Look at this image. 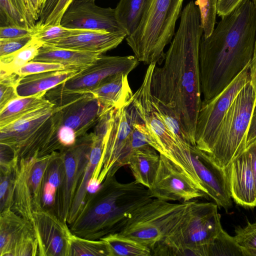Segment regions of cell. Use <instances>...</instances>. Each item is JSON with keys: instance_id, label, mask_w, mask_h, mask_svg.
<instances>
[{"instance_id": "obj_1", "label": "cell", "mask_w": 256, "mask_h": 256, "mask_svg": "<svg viewBox=\"0 0 256 256\" xmlns=\"http://www.w3.org/2000/svg\"><path fill=\"white\" fill-rule=\"evenodd\" d=\"M177 31L162 66H155L150 88L154 99L178 121L192 145L202 102L199 50L203 28L198 8L192 0L182 9Z\"/></svg>"}, {"instance_id": "obj_2", "label": "cell", "mask_w": 256, "mask_h": 256, "mask_svg": "<svg viewBox=\"0 0 256 256\" xmlns=\"http://www.w3.org/2000/svg\"><path fill=\"white\" fill-rule=\"evenodd\" d=\"M208 36H202L199 66L203 101L220 93L250 64L256 40V10L243 0L221 17Z\"/></svg>"}, {"instance_id": "obj_3", "label": "cell", "mask_w": 256, "mask_h": 256, "mask_svg": "<svg viewBox=\"0 0 256 256\" xmlns=\"http://www.w3.org/2000/svg\"><path fill=\"white\" fill-rule=\"evenodd\" d=\"M152 198L148 189L135 180L122 183L108 174L100 188L87 196L70 228L78 236L100 240L120 232L134 212Z\"/></svg>"}, {"instance_id": "obj_4", "label": "cell", "mask_w": 256, "mask_h": 256, "mask_svg": "<svg viewBox=\"0 0 256 256\" xmlns=\"http://www.w3.org/2000/svg\"><path fill=\"white\" fill-rule=\"evenodd\" d=\"M156 64L148 65L141 86L125 106L128 116L143 122L150 132L151 146L180 167L196 184L199 182L190 158V151L182 146L161 118L150 88Z\"/></svg>"}, {"instance_id": "obj_5", "label": "cell", "mask_w": 256, "mask_h": 256, "mask_svg": "<svg viewBox=\"0 0 256 256\" xmlns=\"http://www.w3.org/2000/svg\"><path fill=\"white\" fill-rule=\"evenodd\" d=\"M184 0H150L136 30L126 38L139 62H163L165 47L175 34L176 21Z\"/></svg>"}, {"instance_id": "obj_6", "label": "cell", "mask_w": 256, "mask_h": 256, "mask_svg": "<svg viewBox=\"0 0 256 256\" xmlns=\"http://www.w3.org/2000/svg\"><path fill=\"white\" fill-rule=\"evenodd\" d=\"M214 202L192 200L178 229L159 248L158 256H209L210 246L222 229Z\"/></svg>"}, {"instance_id": "obj_7", "label": "cell", "mask_w": 256, "mask_h": 256, "mask_svg": "<svg viewBox=\"0 0 256 256\" xmlns=\"http://www.w3.org/2000/svg\"><path fill=\"white\" fill-rule=\"evenodd\" d=\"M192 200L172 203L152 198L136 210L118 232L147 246L154 256L180 225Z\"/></svg>"}, {"instance_id": "obj_8", "label": "cell", "mask_w": 256, "mask_h": 256, "mask_svg": "<svg viewBox=\"0 0 256 256\" xmlns=\"http://www.w3.org/2000/svg\"><path fill=\"white\" fill-rule=\"evenodd\" d=\"M256 92L248 82L238 92L225 115L210 152L208 155L226 168L246 150Z\"/></svg>"}, {"instance_id": "obj_9", "label": "cell", "mask_w": 256, "mask_h": 256, "mask_svg": "<svg viewBox=\"0 0 256 256\" xmlns=\"http://www.w3.org/2000/svg\"><path fill=\"white\" fill-rule=\"evenodd\" d=\"M250 64L220 93L206 101L202 100L198 117L195 143L199 150L209 154L220 126L234 98L250 81Z\"/></svg>"}, {"instance_id": "obj_10", "label": "cell", "mask_w": 256, "mask_h": 256, "mask_svg": "<svg viewBox=\"0 0 256 256\" xmlns=\"http://www.w3.org/2000/svg\"><path fill=\"white\" fill-rule=\"evenodd\" d=\"M46 98L58 110L62 126L71 128L78 138L87 134L108 110L90 93L65 90L58 85L48 90Z\"/></svg>"}, {"instance_id": "obj_11", "label": "cell", "mask_w": 256, "mask_h": 256, "mask_svg": "<svg viewBox=\"0 0 256 256\" xmlns=\"http://www.w3.org/2000/svg\"><path fill=\"white\" fill-rule=\"evenodd\" d=\"M132 132L124 106L113 108L104 139L102 158L92 178L102 184L106 175H115L121 167L128 165L133 152Z\"/></svg>"}, {"instance_id": "obj_12", "label": "cell", "mask_w": 256, "mask_h": 256, "mask_svg": "<svg viewBox=\"0 0 256 256\" xmlns=\"http://www.w3.org/2000/svg\"><path fill=\"white\" fill-rule=\"evenodd\" d=\"M94 136V132L87 133L78 138L73 146L59 151L64 159V172L56 196L54 213L66 222L73 199L90 160Z\"/></svg>"}, {"instance_id": "obj_13", "label": "cell", "mask_w": 256, "mask_h": 256, "mask_svg": "<svg viewBox=\"0 0 256 256\" xmlns=\"http://www.w3.org/2000/svg\"><path fill=\"white\" fill-rule=\"evenodd\" d=\"M160 155L156 175L152 186L148 188L152 198L181 202L200 198H208L180 167L165 156Z\"/></svg>"}, {"instance_id": "obj_14", "label": "cell", "mask_w": 256, "mask_h": 256, "mask_svg": "<svg viewBox=\"0 0 256 256\" xmlns=\"http://www.w3.org/2000/svg\"><path fill=\"white\" fill-rule=\"evenodd\" d=\"M138 63L134 56L101 54L94 63L80 70L75 76L58 85L68 92L88 93L111 76L120 73L129 74Z\"/></svg>"}, {"instance_id": "obj_15", "label": "cell", "mask_w": 256, "mask_h": 256, "mask_svg": "<svg viewBox=\"0 0 256 256\" xmlns=\"http://www.w3.org/2000/svg\"><path fill=\"white\" fill-rule=\"evenodd\" d=\"M30 223L38 243V256H69L72 232L66 222L42 207L34 210Z\"/></svg>"}, {"instance_id": "obj_16", "label": "cell", "mask_w": 256, "mask_h": 256, "mask_svg": "<svg viewBox=\"0 0 256 256\" xmlns=\"http://www.w3.org/2000/svg\"><path fill=\"white\" fill-rule=\"evenodd\" d=\"M60 24L71 28L126 34L116 19L115 8L100 7L93 2H72Z\"/></svg>"}, {"instance_id": "obj_17", "label": "cell", "mask_w": 256, "mask_h": 256, "mask_svg": "<svg viewBox=\"0 0 256 256\" xmlns=\"http://www.w3.org/2000/svg\"><path fill=\"white\" fill-rule=\"evenodd\" d=\"M190 158L194 168L208 198L226 211L232 206L224 168L206 152L191 146Z\"/></svg>"}, {"instance_id": "obj_18", "label": "cell", "mask_w": 256, "mask_h": 256, "mask_svg": "<svg viewBox=\"0 0 256 256\" xmlns=\"http://www.w3.org/2000/svg\"><path fill=\"white\" fill-rule=\"evenodd\" d=\"M224 170L229 192L234 201L244 208L256 207V182L245 151Z\"/></svg>"}, {"instance_id": "obj_19", "label": "cell", "mask_w": 256, "mask_h": 256, "mask_svg": "<svg viewBox=\"0 0 256 256\" xmlns=\"http://www.w3.org/2000/svg\"><path fill=\"white\" fill-rule=\"evenodd\" d=\"M54 110V104L50 103L0 128V144L10 147L14 156L23 144L51 116Z\"/></svg>"}, {"instance_id": "obj_20", "label": "cell", "mask_w": 256, "mask_h": 256, "mask_svg": "<svg viewBox=\"0 0 256 256\" xmlns=\"http://www.w3.org/2000/svg\"><path fill=\"white\" fill-rule=\"evenodd\" d=\"M127 36L124 32L88 30L77 34L44 42L76 50L102 54L116 48Z\"/></svg>"}, {"instance_id": "obj_21", "label": "cell", "mask_w": 256, "mask_h": 256, "mask_svg": "<svg viewBox=\"0 0 256 256\" xmlns=\"http://www.w3.org/2000/svg\"><path fill=\"white\" fill-rule=\"evenodd\" d=\"M128 75L120 73L111 76L88 93L108 108L119 109L125 106L134 94L128 81Z\"/></svg>"}, {"instance_id": "obj_22", "label": "cell", "mask_w": 256, "mask_h": 256, "mask_svg": "<svg viewBox=\"0 0 256 256\" xmlns=\"http://www.w3.org/2000/svg\"><path fill=\"white\" fill-rule=\"evenodd\" d=\"M80 70L77 68L30 74L18 81L16 91L20 97L28 96L48 92L65 82Z\"/></svg>"}, {"instance_id": "obj_23", "label": "cell", "mask_w": 256, "mask_h": 256, "mask_svg": "<svg viewBox=\"0 0 256 256\" xmlns=\"http://www.w3.org/2000/svg\"><path fill=\"white\" fill-rule=\"evenodd\" d=\"M38 158H22L18 163L14 202L12 209L24 219L31 222L34 210L30 176L32 166Z\"/></svg>"}, {"instance_id": "obj_24", "label": "cell", "mask_w": 256, "mask_h": 256, "mask_svg": "<svg viewBox=\"0 0 256 256\" xmlns=\"http://www.w3.org/2000/svg\"><path fill=\"white\" fill-rule=\"evenodd\" d=\"M101 54L44 44L32 61L62 64L69 68L82 70L94 63Z\"/></svg>"}, {"instance_id": "obj_25", "label": "cell", "mask_w": 256, "mask_h": 256, "mask_svg": "<svg viewBox=\"0 0 256 256\" xmlns=\"http://www.w3.org/2000/svg\"><path fill=\"white\" fill-rule=\"evenodd\" d=\"M160 160L159 153L152 146L132 152L128 165L134 180L148 188L152 186L156 175Z\"/></svg>"}, {"instance_id": "obj_26", "label": "cell", "mask_w": 256, "mask_h": 256, "mask_svg": "<svg viewBox=\"0 0 256 256\" xmlns=\"http://www.w3.org/2000/svg\"><path fill=\"white\" fill-rule=\"evenodd\" d=\"M94 140L89 161L80 185L74 195L68 216L67 223L70 225L77 217L88 196L87 186L98 165L103 150L104 139L102 134L94 133Z\"/></svg>"}, {"instance_id": "obj_27", "label": "cell", "mask_w": 256, "mask_h": 256, "mask_svg": "<svg viewBox=\"0 0 256 256\" xmlns=\"http://www.w3.org/2000/svg\"><path fill=\"white\" fill-rule=\"evenodd\" d=\"M64 172L63 158L59 151L54 152L44 174L41 200L42 208L54 213L58 192L62 184Z\"/></svg>"}, {"instance_id": "obj_28", "label": "cell", "mask_w": 256, "mask_h": 256, "mask_svg": "<svg viewBox=\"0 0 256 256\" xmlns=\"http://www.w3.org/2000/svg\"><path fill=\"white\" fill-rule=\"evenodd\" d=\"M0 214V256H12L16 243L30 222L12 208Z\"/></svg>"}, {"instance_id": "obj_29", "label": "cell", "mask_w": 256, "mask_h": 256, "mask_svg": "<svg viewBox=\"0 0 256 256\" xmlns=\"http://www.w3.org/2000/svg\"><path fill=\"white\" fill-rule=\"evenodd\" d=\"M46 92L24 97H18L10 102L0 111V128L13 122L27 114L50 104L46 98Z\"/></svg>"}, {"instance_id": "obj_30", "label": "cell", "mask_w": 256, "mask_h": 256, "mask_svg": "<svg viewBox=\"0 0 256 256\" xmlns=\"http://www.w3.org/2000/svg\"><path fill=\"white\" fill-rule=\"evenodd\" d=\"M150 0H120L115 8L116 19L127 36L138 28Z\"/></svg>"}, {"instance_id": "obj_31", "label": "cell", "mask_w": 256, "mask_h": 256, "mask_svg": "<svg viewBox=\"0 0 256 256\" xmlns=\"http://www.w3.org/2000/svg\"><path fill=\"white\" fill-rule=\"evenodd\" d=\"M43 45L42 42L32 38L26 44L19 50L0 58V76L15 73L28 62L32 61Z\"/></svg>"}, {"instance_id": "obj_32", "label": "cell", "mask_w": 256, "mask_h": 256, "mask_svg": "<svg viewBox=\"0 0 256 256\" xmlns=\"http://www.w3.org/2000/svg\"><path fill=\"white\" fill-rule=\"evenodd\" d=\"M107 244L110 256H150V250L138 242L119 232L109 234L100 238Z\"/></svg>"}, {"instance_id": "obj_33", "label": "cell", "mask_w": 256, "mask_h": 256, "mask_svg": "<svg viewBox=\"0 0 256 256\" xmlns=\"http://www.w3.org/2000/svg\"><path fill=\"white\" fill-rule=\"evenodd\" d=\"M110 256L109 248L102 240H88L72 234L70 240L69 256Z\"/></svg>"}, {"instance_id": "obj_34", "label": "cell", "mask_w": 256, "mask_h": 256, "mask_svg": "<svg viewBox=\"0 0 256 256\" xmlns=\"http://www.w3.org/2000/svg\"><path fill=\"white\" fill-rule=\"evenodd\" d=\"M18 167H0V212L13 206Z\"/></svg>"}, {"instance_id": "obj_35", "label": "cell", "mask_w": 256, "mask_h": 256, "mask_svg": "<svg viewBox=\"0 0 256 256\" xmlns=\"http://www.w3.org/2000/svg\"><path fill=\"white\" fill-rule=\"evenodd\" d=\"M52 152L37 158L30 170V182L34 210L42 207L41 200L42 181L44 172L51 159Z\"/></svg>"}, {"instance_id": "obj_36", "label": "cell", "mask_w": 256, "mask_h": 256, "mask_svg": "<svg viewBox=\"0 0 256 256\" xmlns=\"http://www.w3.org/2000/svg\"><path fill=\"white\" fill-rule=\"evenodd\" d=\"M89 30L71 28L60 24H36L32 29V36L44 42L61 39L78 34Z\"/></svg>"}, {"instance_id": "obj_37", "label": "cell", "mask_w": 256, "mask_h": 256, "mask_svg": "<svg viewBox=\"0 0 256 256\" xmlns=\"http://www.w3.org/2000/svg\"><path fill=\"white\" fill-rule=\"evenodd\" d=\"M243 256L242 248L234 236H230L223 229L220 232L209 250V256Z\"/></svg>"}, {"instance_id": "obj_38", "label": "cell", "mask_w": 256, "mask_h": 256, "mask_svg": "<svg viewBox=\"0 0 256 256\" xmlns=\"http://www.w3.org/2000/svg\"><path fill=\"white\" fill-rule=\"evenodd\" d=\"M0 26H16L30 29V24L10 0H0Z\"/></svg>"}, {"instance_id": "obj_39", "label": "cell", "mask_w": 256, "mask_h": 256, "mask_svg": "<svg viewBox=\"0 0 256 256\" xmlns=\"http://www.w3.org/2000/svg\"><path fill=\"white\" fill-rule=\"evenodd\" d=\"M218 0H196L198 8L203 35L209 36L214 30L216 22V4Z\"/></svg>"}, {"instance_id": "obj_40", "label": "cell", "mask_w": 256, "mask_h": 256, "mask_svg": "<svg viewBox=\"0 0 256 256\" xmlns=\"http://www.w3.org/2000/svg\"><path fill=\"white\" fill-rule=\"evenodd\" d=\"M20 79L16 73L0 76V111L12 100L20 97L16 91Z\"/></svg>"}, {"instance_id": "obj_41", "label": "cell", "mask_w": 256, "mask_h": 256, "mask_svg": "<svg viewBox=\"0 0 256 256\" xmlns=\"http://www.w3.org/2000/svg\"><path fill=\"white\" fill-rule=\"evenodd\" d=\"M70 68H69L62 64L30 61L20 68L15 73L21 78L30 74L64 70Z\"/></svg>"}, {"instance_id": "obj_42", "label": "cell", "mask_w": 256, "mask_h": 256, "mask_svg": "<svg viewBox=\"0 0 256 256\" xmlns=\"http://www.w3.org/2000/svg\"><path fill=\"white\" fill-rule=\"evenodd\" d=\"M234 238L242 248H256V221L252 223L248 222L244 227H237Z\"/></svg>"}, {"instance_id": "obj_43", "label": "cell", "mask_w": 256, "mask_h": 256, "mask_svg": "<svg viewBox=\"0 0 256 256\" xmlns=\"http://www.w3.org/2000/svg\"><path fill=\"white\" fill-rule=\"evenodd\" d=\"M32 38L30 36L16 38H0V58L10 54L26 44Z\"/></svg>"}, {"instance_id": "obj_44", "label": "cell", "mask_w": 256, "mask_h": 256, "mask_svg": "<svg viewBox=\"0 0 256 256\" xmlns=\"http://www.w3.org/2000/svg\"><path fill=\"white\" fill-rule=\"evenodd\" d=\"M32 29L16 26H8L0 27V38H16L32 36Z\"/></svg>"}, {"instance_id": "obj_45", "label": "cell", "mask_w": 256, "mask_h": 256, "mask_svg": "<svg viewBox=\"0 0 256 256\" xmlns=\"http://www.w3.org/2000/svg\"><path fill=\"white\" fill-rule=\"evenodd\" d=\"M72 0H59L44 25L60 24L62 17Z\"/></svg>"}, {"instance_id": "obj_46", "label": "cell", "mask_w": 256, "mask_h": 256, "mask_svg": "<svg viewBox=\"0 0 256 256\" xmlns=\"http://www.w3.org/2000/svg\"><path fill=\"white\" fill-rule=\"evenodd\" d=\"M58 138L62 148L73 146L76 142L77 136L71 128L61 126L58 132Z\"/></svg>"}, {"instance_id": "obj_47", "label": "cell", "mask_w": 256, "mask_h": 256, "mask_svg": "<svg viewBox=\"0 0 256 256\" xmlns=\"http://www.w3.org/2000/svg\"><path fill=\"white\" fill-rule=\"evenodd\" d=\"M243 0H218L216 14L222 17L234 10Z\"/></svg>"}, {"instance_id": "obj_48", "label": "cell", "mask_w": 256, "mask_h": 256, "mask_svg": "<svg viewBox=\"0 0 256 256\" xmlns=\"http://www.w3.org/2000/svg\"><path fill=\"white\" fill-rule=\"evenodd\" d=\"M59 0H44L42 5L39 19L36 23L39 24H43L48 17L52 12Z\"/></svg>"}, {"instance_id": "obj_49", "label": "cell", "mask_w": 256, "mask_h": 256, "mask_svg": "<svg viewBox=\"0 0 256 256\" xmlns=\"http://www.w3.org/2000/svg\"><path fill=\"white\" fill-rule=\"evenodd\" d=\"M244 151L250 162L256 182V138L246 146Z\"/></svg>"}, {"instance_id": "obj_50", "label": "cell", "mask_w": 256, "mask_h": 256, "mask_svg": "<svg viewBox=\"0 0 256 256\" xmlns=\"http://www.w3.org/2000/svg\"><path fill=\"white\" fill-rule=\"evenodd\" d=\"M15 6L18 10L29 21L30 24L34 27L36 24L35 21L30 16L27 7L26 0H10Z\"/></svg>"}, {"instance_id": "obj_51", "label": "cell", "mask_w": 256, "mask_h": 256, "mask_svg": "<svg viewBox=\"0 0 256 256\" xmlns=\"http://www.w3.org/2000/svg\"><path fill=\"white\" fill-rule=\"evenodd\" d=\"M28 12L36 22L39 19L42 4L40 0H26Z\"/></svg>"}, {"instance_id": "obj_52", "label": "cell", "mask_w": 256, "mask_h": 256, "mask_svg": "<svg viewBox=\"0 0 256 256\" xmlns=\"http://www.w3.org/2000/svg\"><path fill=\"white\" fill-rule=\"evenodd\" d=\"M255 138H256V102L252 112L248 132L247 145Z\"/></svg>"}, {"instance_id": "obj_53", "label": "cell", "mask_w": 256, "mask_h": 256, "mask_svg": "<svg viewBox=\"0 0 256 256\" xmlns=\"http://www.w3.org/2000/svg\"><path fill=\"white\" fill-rule=\"evenodd\" d=\"M250 82L256 92V40L252 58L250 64Z\"/></svg>"}, {"instance_id": "obj_54", "label": "cell", "mask_w": 256, "mask_h": 256, "mask_svg": "<svg viewBox=\"0 0 256 256\" xmlns=\"http://www.w3.org/2000/svg\"><path fill=\"white\" fill-rule=\"evenodd\" d=\"M244 256H256V248H242Z\"/></svg>"}, {"instance_id": "obj_55", "label": "cell", "mask_w": 256, "mask_h": 256, "mask_svg": "<svg viewBox=\"0 0 256 256\" xmlns=\"http://www.w3.org/2000/svg\"><path fill=\"white\" fill-rule=\"evenodd\" d=\"M96 0H72V2H94Z\"/></svg>"}, {"instance_id": "obj_56", "label": "cell", "mask_w": 256, "mask_h": 256, "mask_svg": "<svg viewBox=\"0 0 256 256\" xmlns=\"http://www.w3.org/2000/svg\"><path fill=\"white\" fill-rule=\"evenodd\" d=\"M252 2H253L254 8L256 10V0H252Z\"/></svg>"}]
</instances>
